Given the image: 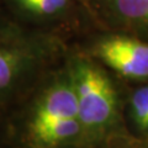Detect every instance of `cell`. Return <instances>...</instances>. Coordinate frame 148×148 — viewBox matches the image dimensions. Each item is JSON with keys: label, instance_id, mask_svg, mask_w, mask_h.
Returning a JSON list of instances; mask_svg holds the SVG:
<instances>
[{"label": "cell", "instance_id": "5b68a950", "mask_svg": "<svg viewBox=\"0 0 148 148\" xmlns=\"http://www.w3.org/2000/svg\"><path fill=\"white\" fill-rule=\"evenodd\" d=\"M111 29L148 42V0H92Z\"/></svg>", "mask_w": 148, "mask_h": 148}, {"label": "cell", "instance_id": "277c9868", "mask_svg": "<svg viewBox=\"0 0 148 148\" xmlns=\"http://www.w3.org/2000/svg\"><path fill=\"white\" fill-rule=\"evenodd\" d=\"M91 56L127 79H148V42L127 34H111L96 41Z\"/></svg>", "mask_w": 148, "mask_h": 148}, {"label": "cell", "instance_id": "7a4b0ae2", "mask_svg": "<svg viewBox=\"0 0 148 148\" xmlns=\"http://www.w3.org/2000/svg\"><path fill=\"white\" fill-rule=\"evenodd\" d=\"M67 69L75 94L85 147L99 148L111 137L127 131L119 92L108 73L86 56H74Z\"/></svg>", "mask_w": 148, "mask_h": 148}, {"label": "cell", "instance_id": "30bf717a", "mask_svg": "<svg viewBox=\"0 0 148 148\" xmlns=\"http://www.w3.org/2000/svg\"><path fill=\"white\" fill-rule=\"evenodd\" d=\"M14 31H16L15 27H12L11 25L6 24V22L1 18V16H0V38L4 37V36H6V35L12 34Z\"/></svg>", "mask_w": 148, "mask_h": 148}, {"label": "cell", "instance_id": "ba28073f", "mask_svg": "<svg viewBox=\"0 0 148 148\" xmlns=\"http://www.w3.org/2000/svg\"><path fill=\"white\" fill-rule=\"evenodd\" d=\"M99 148H148V137H138L125 131L111 137Z\"/></svg>", "mask_w": 148, "mask_h": 148}, {"label": "cell", "instance_id": "8992f818", "mask_svg": "<svg viewBox=\"0 0 148 148\" xmlns=\"http://www.w3.org/2000/svg\"><path fill=\"white\" fill-rule=\"evenodd\" d=\"M128 117L138 137H148V85L135 89L128 99Z\"/></svg>", "mask_w": 148, "mask_h": 148}, {"label": "cell", "instance_id": "52a82bcc", "mask_svg": "<svg viewBox=\"0 0 148 148\" xmlns=\"http://www.w3.org/2000/svg\"><path fill=\"white\" fill-rule=\"evenodd\" d=\"M18 10L35 17H54L62 14L71 0H10Z\"/></svg>", "mask_w": 148, "mask_h": 148}, {"label": "cell", "instance_id": "3957f363", "mask_svg": "<svg viewBox=\"0 0 148 148\" xmlns=\"http://www.w3.org/2000/svg\"><path fill=\"white\" fill-rule=\"evenodd\" d=\"M46 49L17 30L0 38V108L6 109L25 90Z\"/></svg>", "mask_w": 148, "mask_h": 148}, {"label": "cell", "instance_id": "9c48e42d", "mask_svg": "<svg viewBox=\"0 0 148 148\" xmlns=\"http://www.w3.org/2000/svg\"><path fill=\"white\" fill-rule=\"evenodd\" d=\"M8 145V112L6 109L0 108V148Z\"/></svg>", "mask_w": 148, "mask_h": 148}, {"label": "cell", "instance_id": "6da1fadb", "mask_svg": "<svg viewBox=\"0 0 148 148\" xmlns=\"http://www.w3.org/2000/svg\"><path fill=\"white\" fill-rule=\"evenodd\" d=\"M6 148H86L67 68L37 88L15 116L8 114Z\"/></svg>", "mask_w": 148, "mask_h": 148}]
</instances>
